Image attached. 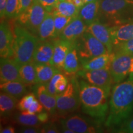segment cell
Wrapping results in <instances>:
<instances>
[{
	"mask_svg": "<svg viewBox=\"0 0 133 133\" xmlns=\"http://www.w3.org/2000/svg\"><path fill=\"white\" fill-rule=\"evenodd\" d=\"M113 56H114V52H108L82 62L81 65H82L83 69L87 70L104 69L110 66Z\"/></svg>",
	"mask_w": 133,
	"mask_h": 133,
	"instance_id": "cell-22",
	"label": "cell"
},
{
	"mask_svg": "<svg viewBox=\"0 0 133 133\" xmlns=\"http://www.w3.org/2000/svg\"><path fill=\"white\" fill-rule=\"evenodd\" d=\"M118 51L133 55V38L121 43L114 48L113 52Z\"/></svg>",
	"mask_w": 133,
	"mask_h": 133,
	"instance_id": "cell-33",
	"label": "cell"
},
{
	"mask_svg": "<svg viewBox=\"0 0 133 133\" xmlns=\"http://www.w3.org/2000/svg\"><path fill=\"white\" fill-rule=\"evenodd\" d=\"M80 61L75 44L70 50L64 61L63 70L69 74L77 73L80 70Z\"/></svg>",
	"mask_w": 133,
	"mask_h": 133,
	"instance_id": "cell-23",
	"label": "cell"
},
{
	"mask_svg": "<svg viewBox=\"0 0 133 133\" xmlns=\"http://www.w3.org/2000/svg\"><path fill=\"white\" fill-rule=\"evenodd\" d=\"M36 74V84L46 83L51 80L55 75L59 74L61 70L48 64L35 63Z\"/></svg>",
	"mask_w": 133,
	"mask_h": 133,
	"instance_id": "cell-21",
	"label": "cell"
},
{
	"mask_svg": "<svg viewBox=\"0 0 133 133\" xmlns=\"http://www.w3.org/2000/svg\"><path fill=\"white\" fill-rule=\"evenodd\" d=\"M79 9L73 3L60 0L51 12L54 14L62 15L66 17H77L79 15Z\"/></svg>",
	"mask_w": 133,
	"mask_h": 133,
	"instance_id": "cell-28",
	"label": "cell"
},
{
	"mask_svg": "<svg viewBox=\"0 0 133 133\" xmlns=\"http://www.w3.org/2000/svg\"><path fill=\"white\" fill-rule=\"evenodd\" d=\"M57 110L61 115L74 112L81 105L79 83L73 78L69 81L65 90L56 95Z\"/></svg>",
	"mask_w": 133,
	"mask_h": 133,
	"instance_id": "cell-6",
	"label": "cell"
},
{
	"mask_svg": "<svg viewBox=\"0 0 133 133\" xmlns=\"http://www.w3.org/2000/svg\"><path fill=\"white\" fill-rule=\"evenodd\" d=\"M19 74L21 80L26 85L36 84V74L35 62L32 61L20 66Z\"/></svg>",
	"mask_w": 133,
	"mask_h": 133,
	"instance_id": "cell-27",
	"label": "cell"
},
{
	"mask_svg": "<svg viewBox=\"0 0 133 133\" xmlns=\"http://www.w3.org/2000/svg\"><path fill=\"white\" fill-rule=\"evenodd\" d=\"M53 14V13H52ZM55 25V38H59L66 26L76 17H66L62 15L54 14Z\"/></svg>",
	"mask_w": 133,
	"mask_h": 133,
	"instance_id": "cell-30",
	"label": "cell"
},
{
	"mask_svg": "<svg viewBox=\"0 0 133 133\" xmlns=\"http://www.w3.org/2000/svg\"><path fill=\"white\" fill-rule=\"evenodd\" d=\"M41 132L43 133H57L59 132V129L54 124L49 123L43 126L41 129Z\"/></svg>",
	"mask_w": 133,
	"mask_h": 133,
	"instance_id": "cell-38",
	"label": "cell"
},
{
	"mask_svg": "<svg viewBox=\"0 0 133 133\" xmlns=\"http://www.w3.org/2000/svg\"><path fill=\"white\" fill-rule=\"evenodd\" d=\"M20 8H19V14L25 12L31 6L34 0H19Z\"/></svg>",
	"mask_w": 133,
	"mask_h": 133,
	"instance_id": "cell-37",
	"label": "cell"
},
{
	"mask_svg": "<svg viewBox=\"0 0 133 133\" xmlns=\"http://www.w3.org/2000/svg\"><path fill=\"white\" fill-rule=\"evenodd\" d=\"M19 0H8L4 17L8 19L17 18L19 14Z\"/></svg>",
	"mask_w": 133,
	"mask_h": 133,
	"instance_id": "cell-31",
	"label": "cell"
},
{
	"mask_svg": "<svg viewBox=\"0 0 133 133\" xmlns=\"http://www.w3.org/2000/svg\"><path fill=\"white\" fill-rule=\"evenodd\" d=\"M77 75L92 85L97 86L110 92L113 79L110 66L99 70H79Z\"/></svg>",
	"mask_w": 133,
	"mask_h": 133,
	"instance_id": "cell-10",
	"label": "cell"
},
{
	"mask_svg": "<svg viewBox=\"0 0 133 133\" xmlns=\"http://www.w3.org/2000/svg\"><path fill=\"white\" fill-rule=\"evenodd\" d=\"M62 126L67 128L75 133H96L102 132L101 123L96 119L91 120L78 115L61 119Z\"/></svg>",
	"mask_w": 133,
	"mask_h": 133,
	"instance_id": "cell-9",
	"label": "cell"
},
{
	"mask_svg": "<svg viewBox=\"0 0 133 133\" xmlns=\"http://www.w3.org/2000/svg\"><path fill=\"white\" fill-rule=\"evenodd\" d=\"M114 56L110 64V71L114 83L123 81L129 76L133 64V55L123 52H113Z\"/></svg>",
	"mask_w": 133,
	"mask_h": 133,
	"instance_id": "cell-8",
	"label": "cell"
},
{
	"mask_svg": "<svg viewBox=\"0 0 133 133\" xmlns=\"http://www.w3.org/2000/svg\"><path fill=\"white\" fill-rule=\"evenodd\" d=\"M71 2L74 3L75 5V6L79 9L86 4L84 0H71Z\"/></svg>",
	"mask_w": 133,
	"mask_h": 133,
	"instance_id": "cell-43",
	"label": "cell"
},
{
	"mask_svg": "<svg viewBox=\"0 0 133 133\" xmlns=\"http://www.w3.org/2000/svg\"><path fill=\"white\" fill-rule=\"evenodd\" d=\"M128 79H130V80H133V64L132 65V66H131L130 72H129Z\"/></svg>",
	"mask_w": 133,
	"mask_h": 133,
	"instance_id": "cell-45",
	"label": "cell"
},
{
	"mask_svg": "<svg viewBox=\"0 0 133 133\" xmlns=\"http://www.w3.org/2000/svg\"><path fill=\"white\" fill-rule=\"evenodd\" d=\"M86 31L91 33L98 40L102 43L107 47L109 52H113L114 44L110 26L101 22L99 20L97 19L88 26Z\"/></svg>",
	"mask_w": 133,
	"mask_h": 133,
	"instance_id": "cell-11",
	"label": "cell"
},
{
	"mask_svg": "<svg viewBox=\"0 0 133 133\" xmlns=\"http://www.w3.org/2000/svg\"><path fill=\"white\" fill-rule=\"evenodd\" d=\"M114 48L133 38V21L119 25L110 26Z\"/></svg>",
	"mask_w": 133,
	"mask_h": 133,
	"instance_id": "cell-17",
	"label": "cell"
},
{
	"mask_svg": "<svg viewBox=\"0 0 133 133\" xmlns=\"http://www.w3.org/2000/svg\"><path fill=\"white\" fill-rule=\"evenodd\" d=\"M48 12H51L60 0H36Z\"/></svg>",
	"mask_w": 133,
	"mask_h": 133,
	"instance_id": "cell-36",
	"label": "cell"
},
{
	"mask_svg": "<svg viewBox=\"0 0 133 133\" xmlns=\"http://www.w3.org/2000/svg\"><path fill=\"white\" fill-rule=\"evenodd\" d=\"M109 113L105 126L114 128L124 122L133 112V80L116 83L109 102Z\"/></svg>",
	"mask_w": 133,
	"mask_h": 133,
	"instance_id": "cell-1",
	"label": "cell"
},
{
	"mask_svg": "<svg viewBox=\"0 0 133 133\" xmlns=\"http://www.w3.org/2000/svg\"><path fill=\"white\" fill-rule=\"evenodd\" d=\"M33 91L38 101L49 114H54L57 110L56 96L48 91L45 83H38L33 87Z\"/></svg>",
	"mask_w": 133,
	"mask_h": 133,
	"instance_id": "cell-14",
	"label": "cell"
},
{
	"mask_svg": "<svg viewBox=\"0 0 133 133\" xmlns=\"http://www.w3.org/2000/svg\"><path fill=\"white\" fill-rule=\"evenodd\" d=\"M47 12L40 3L34 0L30 7L17 17L18 24L36 36Z\"/></svg>",
	"mask_w": 133,
	"mask_h": 133,
	"instance_id": "cell-7",
	"label": "cell"
},
{
	"mask_svg": "<svg viewBox=\"0 0 133 133\" xmlns=\"http://www.w3.org/2000/svg\"><path fill=\"white\" fill-rule=\"evenodd\" d=\"M87 28V25L78 16L66 26L59 38L74 43L85 32Z\"/></svg>",
	"mask_w": 133,
	"mask_h": 133,
	"instance_id": "cell-15",
	"label": "cell"
},
{
	"mask_svg": "<svg viewBox=\"0 0 133 133\" xmlns=\"http://www.w3.org/2000/svg\"><path fill=\"white\" fill-rule=\"evenodd\" d=\"M47 110L46 111H42L40 113L37 114L39 120L40 121L41 123H46L49 119V114Z\"/></svg>",
	"mask_w": 133,
	"mask_h": 133,
	"instance_id": "cell-40",
	"label": "cell"
},
{
	"mask_svg": "<svg viewBox=\"0 0 133 133\" xmlns=\"http://www.w3.org/2000/svg\"><path fill=\"white\" fill-rule=\"evenodd\" d=\"M17 99L1 91L0 94V113L1 116H8L17 106Z\"/></svg>",
	"mask_w": 133,
	"mask_h": 133,
	"instance_id": "cell-26",
	"label": "cell"
},
{
	"mask_svg": "<svg viewBox=\"0 0 133 133\" xmlns=\"http://www.w3.org/2000/svg\"><path fill=\"white\" fill-rule=\"evenodd\" d=\"M15 119L19 124L24 126H39L41 124L37 114H31L26 111H22L15 116Z\"/></svg>",
	"mask_w": 133,
	"mask_h": 133,
	"instance_id": "cell-29",
	"label": "cell"
},
{
	"mask_svg": "<svg viewBox=\"0 0 133 133\" xmlns=\"http://www.w3.org/2000/svg\"><path fill=\"white\" fill-rule=\"evenodd\" d=\"M38 37L40 41H49L55 38L54 16L52 12H48L38 30Z\"/></svg>",
	"mask_w": 133,
	"mask_h": 133,
	"instance_id": "cell-20",
	"label": "cell"
},
{
	"mask_svg": "<svg viewBox=\"0 0 133 133\" xmlns=\"http://www.w3.org/2000/svg\"><path fill=\"white\" fill-rule=\"evenodd\" d=\"M98 20L109 26L133 21V0H100Z\"/></svg>",
	"mask_w": 133,
	"mask_h": 133,
	"instance_id": "cell-3",
	"label": "cell"
},
{
	"mask_svg": "<svg viewBox=\"0 0 133 133\" xmlns=\"http://www.w3.org/2000/svg\"><path fill=\"white\" fill-rule=\"evenodd\" d=\"M1 90L19 99L26 94V84L22 81H8L1 83Z\"/></svg>",
	"mask_w": 133,
	"mask_h": 133,
	"instance_id": "cell-24",
	"label": "cell"
},
{
	"mask_svg": "<svg viewBox=\"0 0 133 133\" xmlns=\"http://www.w3.org/2000/svg\"><path fill=\"white\" fill-rule=\"evenodd\" d=\"M13 33L14 37L13 59L20 66L31 62L40 39L19 24L15 25Z\"/></svg>",
	"mask_w": 133,
	"mask_h": 133,
	"instance_id": "cell-4",
	"label": "cell"
},
{
	"mask_svg": "<svg viewBox=\"0 0 133 133\" xmlns=\"http://www.w3.org/2000/svg\"><path fill=\"white\" fill-rule=\"evenodd\" d=\"M0 61L1 83L8 81H22L19 74L20 65L14 59L1 57Z\"/></svg>",
	"mask_w": 133,
	"mask_h": 133,
	"instance_id": "cell-12",
	"label": "cell"
},
{
	"mask_svg": "<svg viewBox=\"0 0 133 133\" xmlns=\"http://www.w3.org/2000/svg\"><path fill=\"white\" fill-rule=\"evenodd\" d=\"M15 128L12 126H5L4 128H1V133H14Z\"/></svg>",
	"mask_w": 133,
	"mask_h": 133,
	"instance_id": "cell-42",
	"label": "cell"
},
{
	"mask_svg": "<svg viewBox=\"0 0 133 133\" xmlns=\"http://www.w3.org/2000/svg\"><path fill=\"white\" fill-rule=\"evenodd\" d=\"M43 109H44V107L43 105L38 101V99H36V98L31 103V105L30 106L26 112L31 114H38V113H40L43 111Z\"/></svg>",
	"mask_w": 133,
	"mask_h": 133,
	"instance_id": "cell-35",
	"label": "cell"
},
{
	"mask_svg": "<svg viewBox=\"0 0 133 133\" xmlns=\"http://www.w3.org/2000/svg\"><path fill=\"white\" fill-rule=\"evenodd\" d=\"M75 44L81 64L100 55L109 52L107 47L88 31L75 41Z\"/></svg>",
	"mask_w": 133,
	"mask_h": 133,
	"instance_id": "cell-5",
	"label": "cell"
},
{
	"mask_svg": "<svg viewBox=\"0 0 133 133\" xmlns=\"http://www.w3.org/2000/svg\"><path fill=\"white\" fill-rule=\"evenodd\" d=\"M116 132L121 133H133V115L120 124Z\"/></svg>",
	"mask_w": 133,
	"mask_h": 133,
	"instance_id": "cell-34",
	"label": "cell"
},
{
	"mask_svg": "<svg viewBox=\"0 0 133 133\" xmlns=\"http://www.w3.org/2000/svg\"><path fill=\"white\" fill-rule=\"evenodd\" d=\"M99 8L100 0H94L87 3L79 9L78 16L83 22L89 26L98 19Z\"/></svg>",
	"mask_w": 133,
	"mask_h": 133,
	"instance_id": "cell-19",
	"label": "cell"
},
{
	"mask_svg": "<svg viewBox=\"0 0 133 133\" xmlns=\"http://www.w3.org/2000/svg\"><path fill=\"white\" fill-rule=\"evenodd\" d=\"M62 1H70L71 2V0H62Z\"/></svg>",
	"mask_w": 133,
	"mask_h": 133,
	"instance_id": "cell-47",
	"label": "cell"
},
{
	"mask_svg": "<svg viewBox=\"0 0 133 133\" xmlns=\"http://www.w3.org/2000/svg\"><path fill=\"white\" fill-rule=\"evenodd\" d=\"M39 41L33 55L35 62L51 64L54 49V41Z\"/></svg>",
	"mask_w": 133,
	"mask_h": 133,
	"instance_id": "cell-18",
	"label": "cell"
},
{
	"mask_svg": "<svg viewBox=\"0 0 133 133\" xmlns=\"http://www.w3.org/2000/svg\"><path fill=\"white\" fill-rule=\"evenodd\" d=\"M79 97L83 112L102 123L106 119L109 110V99L110 92L87 81H78Z\"/></svg>",
	"mask_w": 133,
	"mask_h": 133,
	"instance_id": "cell-2",
	"label": "cell"
},
{
	"mask_svg": "<svg viewBox=\"0 0 133 133\" xmlns=\"http://www.w3.org/2000/svg\"><path fill=\"white\" fill-rule=\"evenodd\" d=\"M36 96L35 93H30V94H26L20 100L19 102H18L17 107L22 112L26 111L30 106L31 105V103L36 99Z\"/></svg>",
	"mask_w": 133,
	"mask_h": 133,
	"instance_id": "cell-32",
	"label": "cell"
},
{
	"mask_svg": "<svg viewBox=\"0 0 133 133\" xmlns=\"http://www.w3.org/2000/svg\"><path fill=\"white\" fill-rule=\"evenodd\" d=\"M69 83L65 76L59 73L55 75L51 80L45 84L48 91L53 95L56 96L65 90Z\"/></svg>",
	"mask_w": 133,
	"mask_h": 133,
	"instance_id": "cell-25",
	"label": "cell"
},
{
	"mask_svg": "<svg viewBox=\"0 0 133 133\" xmlns=\"http://www.w3.org/2000/svg\"><path fill=\"white\" fill-rule=\"evenodd\" d=\"M54 54L51 62V65L56 66L59 70L63 69L64 61L68 53L74 47L75 42L72 43L59 38L54 40Z\"/></svg>",
	"mask_w": 133,
	"mask_h": 133,
	"instance_id": "cell-16",
	"label": "cell"
},
{
	"mask_svg": "<svg viewBox=\"0 0 133 133\" xmlns=\"http://www.w3.org/2000/svg\"><path fill=\"white\" fill-rule=\"evenodd\" d=\"M14 33L6 22H1L0 25V56L11 58L14 55Z\"/></svg>",
	"mask_w": 133,
	"mask_h": 133,
	"instance_id": "cell-13",
	"label": "cell"
},
{
	"mask_svg": "<svg viewBox=\"0 0 133 133\" xmlns=\"http://www.w3.org/2000/svg\"><path fill=\"white\" fill-rule=\"evenodd\" d=\"M61 132H64V133H75L74 131H73L72 130H71V129L67 128L64 127V126H62Z\"/></svg>",
	"mask_w": 133,
	"mask_h": 133,
	"instance_id": "cell-44",
	"label": "cell"
},
{
	"mask_svg": "<svg viewBox=\"0 0 133 133\" xmlns=\"http://www.w3.org/2000/svg\"><path fill=\"white\" fill-rule=\"evenodd\" d=\"M20 132L24 133H39L41 132V129L38 126H24L20 129Z\"/></svg>",
	"mask_w": 133,
	"mask_h": 133,
	"instance_id": "cell-39",
	"label": "cell"
},
{
	"mask_svg": "<svg viewBox=\"0 0 133 133\" xmlns=\"http://www.w3.org/2000/svg\"><path fill=\"white\" fill-rule=\"evenodd\" d=\"M7 2L8 0H0V16H1V19L4 17Z\"/></svg>",
	"mask_w": 133,
	"mask_h": 133,
	"instance_id": "cell-41",
	"label": "cell"
},
{
	"mask_svg": "<svg viewBox=\"0 0 133 133\" xmlns=\"http://www.w3.org/2000/svg\"><path fill=\"white\" fill-rule=\"evenodd\" d=\"M94 1V0H84V1H85V3L91 2V1Z\"/></svg>",
	"mask_w": 133,
	"mask_h": 133,
	"instance_id": "cell-46",
	"label": "cell"
}]
</instances>
